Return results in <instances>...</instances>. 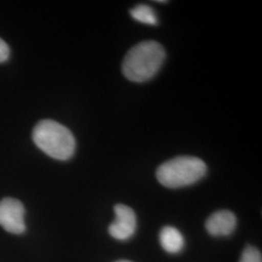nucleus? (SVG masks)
<instances>
[{
  "label": "nucleus",
  "instance_id": "nucleus-1",
  "mask_svg": "<svg viewBox=\"0 0 262 262\" xmlns=\"http://www.w3.org/2000/svg\"><path fill=\"white\" fill-rule=\"evenodd\" d=\"M165 56V50L159 42H140L131 48L124 56L122 74L131 82H148L158 74Z\"/></svg>",
  "mask_w": 262,
  "mask_h": 262
},
{
  "label": "nucleus",
  "instance_id": "nucleus-7",
  "mask_svg": "<svg viewBox=\"0 0 262 262\" xmlns=\"http://www.w3.org/2000/svg\"><path fill=\"white\" fill-rule=\"evenodd\" d=\"M159 242L161 247L169 253H178L185 246L183 235L178 229L172 226H165L159 233Z\"/></svg>",
  "mask_w": 262,
  "mask_h": 262
},
{
  "label": "nucleus",
  "instance_id": "nucleus-2",
  "mask_svg": "<svg viewBox=\"0 0 262 262\" xmlns=\"http://www.w3.org/2000/svg\"><path fill=\"white\" fill-rule=\"evenodd\" d=\"M32 137L38 148L53 159L67 160L75 152L76 140L72 132L56 121L38 122Z\"/></svg>",
  "mask_w": 262,
  "mask_h": 262
},
{
  "label": "nucleus",
  "instance_id": "nucleus-11",
  "mask_svg": "<svg viewBox=\"0 0 262 262\" xmlns=\"http://www.w3.org/2000/svg\"><path fill=\"white\" fill-rule=\"evenodd\" d=\"M116 262H132V261H129V260H118V261H116Z\"/></svg>",
  "mask_w": 262,
  "mask_h": 262
},
{
  "label": "nucleus",
  "instance_id": "nucleus-6",
  "mask_svg": "<svg viewBox=\"0 0 262 262\" xmlns=\"http://www.w3.org/2000/svg\"><path fill=\"white\" fill-rule=\"evenodd\" d=\"M237 220L230 211H217L210 215L207 220L206 229L209 234L213 236H227L235 230Z\"/></svg>",
  "mask_w": 262,
  "mask_h": 262
},
{
  "label": "nucleus",
  "instance_id": "nucleus-8",
  "mask_svg": "<svg viewBox=\"0 0 262 262\" xmlns=\"http://www.w3.org/2000/svg\"><path fill=\"white\" fill-rule=\"evenodd\" d=\"M130 15L135 20L145 25L157 26L159 24V19L155 10L145 4H139L135 6L133 9H131Z\"/></svg>",
  "mask_w": 262,
  "mask_h": 262
},
{
  "label": "nucleus",
  "instance_id": "nucleus-3",
  "mask_svg": "<svg viewBox=\"0 0 262 262\" xmlns=\"http://www.w3.org/2000/svg\"><path fill=\"white\" fill-rule=\"evenodd\" d=\"M206 172V164L202 159L183 156L162 163L157 170V179L164 187L178 188L195 184Z\"/></svg>",
  "mask_w": 262,
  "mask_h": 262
},
{
  "label": "nucleus",
  "instance_id": "nucleus-9",
  "mask_svg": "<svg viewBox=\"0 0 262 262\" xmlns=\"http://www.w3.org/2000/svg\"><path fill=\"white\" fill-rule=\"evenodd\" d=\"M240 262H262L261 253L253 246H248L244 250Z\"/></svg>",
  "mask_w": 262,
  "mask_h": 262
},
{
  "label": "nucleus",
  "instance_id": "nucleus-5",
  "mask_svg": "<svg viewBox=\"0 0 262 262\" xmlns=\"http://www.w3.org/2000/svg\"><path fill=\"white\" fill-rule=\"evenodd\" d=\"M116 219L109 226V233L117 240H127L136 230V215L130 207L117 204L115 208Z\"/></svg>",
  "mask_w": 262,
  "mask_h": 262
},
{
  "label": "nucleus",
  "instance_id": "nucleus-4",
  "mask_svg": "<svg viewBox=\"0 0 262 262\" xmlns=\"http://www.w3.org/2000/svg\"><path fill=\"white\" fill-rule=\"evenodd\" d=\"M0 225L13 234L25 232V207L18 199L7 197L0 201Z\"/></svg>",
  "mask_w": 262,
  "mask_h": 262
},
{
  "label": "nucleus",
  "instance_id": "nucleus-10",
  "mask_svg": "<svg viewBox=\"0 0 262 262\" xmlns=\"http://www.w3.org/2000/svg\"><path fill=\"white\" fill-rule=\"evenodd\" d=\"M9 47L8 45L5 43V41H3L0 38V62H4L8 59L9 57Z\"/></svg>",
  "mask_w": 262,
  "mask_h": 262
}]
</instances>
